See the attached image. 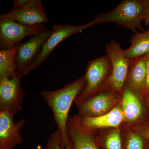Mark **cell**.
Segmentation results:
<instances>
[{
	"label": "cell",
	"mask_w": 149,
	"mask_h": 149,
	"mask_svg": "<svg viewBox=\"0 0 149 149\" xmlns=\"http://www.w3.org/2000/svg\"><path fill=\"white\" fill-rule=\"evenodd\" d=\"M85 85V77H83L58 90L41 93L42 97L53 113L62 149H73L68 131V113L72 102L83 91Z\"/></svg>",
	"instance_id": "6da1fadb"
},
{
	"label": "cell",
	"mask_w": 149,
	"mask_h": 149,
	"mask_svg": "<svg viewBox=\"0 0 149 149\" xmlns=\"http://www.w3.org/2000/svg\"><path fill=\"white\" fill-rule=\"evenodd\" d=\"M149 0H124L110 11L100 14L94 19L96 24L111 22L137 33L143 32L142 23L148 14Z\"/></svg>",
	"instance_id": "7a4b0ae2"
},
{
	"label": "cell",
	"mask_w": 149,
	"mask_h": 149,
	"mask_svg": "<svg viewBox=\"0 0 149 149\" xmlns=\"http://www.w3.org/2000/svg\"><path fill=\"white\" fill-rule=\"evenodd\" d=\"M97 24L95 19L83 25H73L68 24H54L49 36L43 44L40 53L32 64L25 71L24 75L37 68L47 59L60 43L68 37L81 33L83 30Z\"/></svg>",
	"instance_id": "3957f363"
},
{
	"label": "cell",
	"mask_w": 149,
	"mask_h": 149,
	"mask_svg": "<svg viewBox=\"0 0 149 149\" xmlns=\"http://www.w3.org/2000/svg\"><path fill=\"white\" fill-rule=\"evenodd\" d=\"M48 29L44 24L27 26L19 24L3 15H0V48L7 49L17 46L28 36L37 35Z\"/></svg>",
	"instance_id": "277c9868"
},
{
	"label": "cell",
	"mask_w": 149,
	"mask_h": 149,
	"mask_svg": "<svg viewBox=\"0 0 149 149\" xmlns=\"http://www.w3.org/2000/svg\"><path fill=\"white\" fill-rule=\"evenodd\" d=\"M11 10L3 14L6 17L27 26L49 23L41 0H15Z\"/></svg>",
	"instance_id": "5b68a950"
},
{
	"label": "cell",
	"mask_w": 149,
	"mask_h": 149,
	"mask_svg": "<svg viewBox=\"0 0 149 149\" xmlns=\"http://www.w3.org/2000/svg\"><path fill=\"white\" fill-rule=\"evenodd\" d=\"M119 43L111 40L105 45L106 55L112 66L110 82L113 90L120 93L123 88L132 60L126 58Z\"/></svg>",
	"instance_id": "8992f818"
},
{
	"label": "cell",
	"mask_w": 149,
	"mask_h": 149,
	"mask_svg": "<svg viewBox=\"0 0 149 149\" xmlns=\"http://www.w3.org/2000/svg\"><path fill=\"white\" fill-rule=\"evenodd\" d=\"M22 78L17 74L12 79L0 80V111L15 116L21 111L25 95L21 86Z\"/></svg>",
	"instance_id": "52a82bcc"
},
{
	"label": "cell",
	"mask_w": 149,
	"mask_h": 149,
	"mask_svg": "<svg viewBox=\"0 0 149 149\" xmlns=\"http://www.w3.org/2000/svg\"><path fill=\"white\" fill-rule=\"evenodd\" d=\"M51 30L48 29L34 35L25 42L17 45L15 57L17 74L22 77L27 68L40 53L43 44L49 36Z\"/></svg>",
	"instance_id": "ba28073f"
},
{
	"label": "cell",
	"mask_w": 149,
	"mask_h": 149,
	"mask_svg": "<svg viewBox=\"0 0 149 149\" xmlns=\"http://www.w3.org/2000/svg\"><path fill=\"white\" fill-rule=\"evenodd\" d=\"M111 62L106 54L88 62L85 76V85L80 93V99H84L99 89L110 71Z\"/></svg>",
	"instance_id": "9c48e42d"
},
{
	"label": "cell",
	"mask_w": 149,
	"mask_h": 149,
	"mask_svg": "<svg viewBox=\"0 0 149 149\" xmlns=\"http://www.w3.org/2000/svg\"><path fill=\"white\" fill-rule=\"evenodd\" d=\"M14 116L7 111H0V149H15L22 141L20 131L25 120L21 119L14 123Z\"/></svg>",
	"instance_id": "30bf717a"
},
{
	"label": "cell",
	"mask_w": 149,
	"mask_h": 149,
	"mask_svg": "<svg viewBox=\"0 0 149 149\" xmlns=\"http://www.w3.org/2000/svg\"><path fill=\"white\" fill-rule=\"evenodd\" d=\"M116 101V96L109 93H103L80 104V110L84 117L100 116L110 111Z\"/></svg>",
	"instance_id": "8fae6325"
},
{
	"label": "cell",
	"mask_w": 149,
	"mask_h": 149,
	"mask_svg": "<svg viewBox=\"0 0 149 149\" xmlns=\"http://www.w3.org/2000/svg\"><path fill=\"white\" fill-rule=\"evenodd\" d=\"M80 120L84 127L91 130L97 128L118 127L124 120V117L122 109L117 107L100 116L83 117Z\"/></svg>",
	"instance_id": "7c38bea8"
},
{
	"label": "cell",
	"mask_w": 149,
	"mask_h": 149,
	"mask_svg": "<svg viewBox=\"0 0 149 149\" xmlns=\"http://www.w3.org/2000/svg\"><path fill=\"white\" fill-rule=\"evenodd\" d=\"M67 128L73 149H99L89 130L83 126L80 119L68 118Z\"/></svg>",
	"instance_id": "4fadbf2b"
},
{
	"label": "cell",
	"mask_w": 149,
	"mask_h": 149,
	"mask_svg": "<svg viewBox=\"0 0 149 149\" xmlns=\"http://www.w3.org/2000/svg\"><path fill=\"white\" fill-rule=\"evenodd\" d=\"M147 69L146 55L132 59L128 71V82L131 90L141 93L146 80Z\"/></svg>",
	"instance_id": "5bb4252c"
},
{
	"label": "cell",
	"mask_w": 149,
	"mask_h": 149,
	"mask_svg": "<svg viewBox=\"0 0 149 149\" xmlns=\"http://www.w3.org/2000/svg\"><path fill=\"white\" fill-rule=\"evenodd\" d=\"M133 91L130 89H126L123 96V112L124 120L128 122L139 119L143 111L141 101Z\"/></svg>",
	"instance_id": "9a60e30c"
},
{
	"label": "cell",
	"mask_w": 149,
	"mask_h": 149,
	"mask_svg": "<svg viewBox=\"0 0 149 149\" xmlns=\"http://www.w3.org/2000/svg\"><path fill=\"white\" fill-rule=\"evenodd\" d=\"M131 45L123 53L126 58L132 60L149 53V27L143 32L135 33L130 40Z\"/></svg>",
	"instance_id": "2e32d148"
},
{
	"label": "cell",
	"mask_w": 149,
	"mask_h": 149,
	"mask_svg": "<svg viewBox=\"0 0 149 149\" xmlns=\"http://www.w3.org/2000/svg\"><path fill=\"white\" fill-rule=\"evenodd\" d=\"M17 46L0 51V80L10 79L17 75L15 57Z\"/></svg>",
	"instance_id": "e0dca14e"
},
{
	"label": "cell",
	"mask_w": 149,
	"mask_h": 149,
	"mask_svg": "<svg viewBox=\"0 0 149 149\" xmlns=\"http://www.w3.org/2000/svg\"><path fill=\"white\" fill-rule=\"evenodd\" d=\"M107 149H121V137L119 129L113 130L107 137L105 142Z\"/></svg>",
	"instance_id": "ac0fdd59"
},
{
	"label": "cell",
	"mask_w": 149,
	"mask_h": 149,
	"mask_svg": "<svg viewBox=\"0 0 149 149\" xmlns=\"http://www.w3.org/2000/svg\"><path fill=\"white\" fill-rule=\"evenodd\" d=\"M143 141L141 136L136 133H131L128 136L126 149H143Z\"/></svg>",
	"instance_id": "d6986e66"
},
{
	"label": "cell",
	"mask_w": 149,
	"mask_h": 149,
	"mask_svg": "<svg viewBox=\"0 0 149 149\" xmlns=\"http://www.w3.org/2000/svg\"><path fill=\"white\" fill-rule=\"evenodd\" d=\"M60 133L58 130H57L51 134L44 149H62L60 146Z\"/></svg>",
	"instance_id": "ffe728a7"
},
{
	"label": "cell",
	"mask_w": 149,
	"mask_h": 149,
	"mask_svg": "<svg viewBox=\"0 0 149 149\" xmlns=\"http://www.w3.org/2000/svg\"><path fill=\"white\" fill-rule=\"evenodd\" d=\"M147 58V69L146 76L143 86L141 90V93L144 95L149 96V53L146 54Z\"/></svg>",
	"instance_id": "44dd1931"
},
{
	"label": "cell",
	"mask_w": 149,
	"mask_h": 149,
	"mask_svg": "<svg viewBox=\"0 0 149 149\" xmlns=\"http://www.w3.org/2000/svg\"><path fill=\"white\" fill-rule=\"evenodd\" d=\"M144 135L146 136L147 139H149V127L147 128L144 131Z\"/></svg>",
	"instance_id": "7402d4cb"
},
{
	"label": "cell",
	"mask_w": 149,
	"mask_h": 149,
	"mask_svg": "<svg viewBox=\"0 0 149 149\" xmlns=\"http://www.w3.org/2000/svg\"><path fill=\"white\" fill-rule=\"evenodd\" d=\"M145 22H146V25H148L149 24V5L148 9V14H147Z\"/></svg>",
	"instance_id": "603a6c76"
},
{
	"label": "cell",
	"mask_w": 149,
	"mask_h": 149,
	"mask_svg": "<svg viewBox=\"0 0 149 149\" xmlns=\"http://www.w3.org/2000/svg\"><path fill=\"white\" fill-rule=\"evenodd\" d=\"M146 101L147 105H148V106L149 107V96L146 95Z\"/></svg>",
	"instance_id": "cb8c5ba5"
}]
</instances>
